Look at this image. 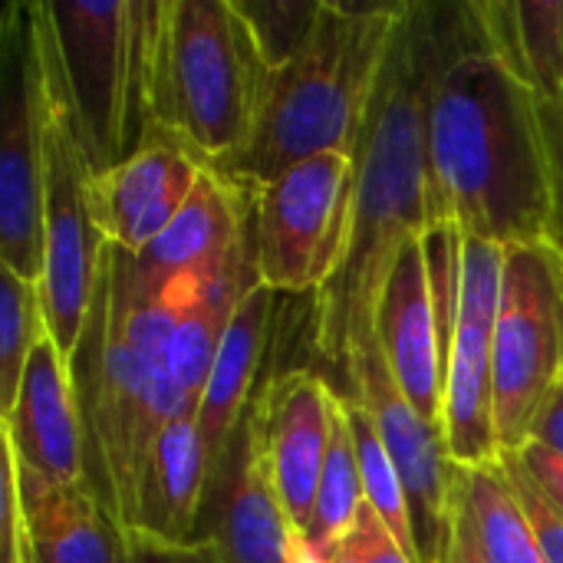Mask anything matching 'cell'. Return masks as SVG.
<instances>
[{
  "mask_svg": "<svg viewBox=\"0 0 563 563\" xmlns=\"http://www.w3.org/2000/svg\"><path fill=\"white\" fill-rule=\"evenodd\" d=\"M459 33L462 3H409L369 99L356 148L350 254L333 284L313 297V343L343 369L376 340L379 294L402 244L432 224L429 99Z\"/></svg>",
  "mask_w": 563,
  "mask_h": 563,
  "instance_id": "1",
  "label": "cell"
},
{
  "mask_svg": "<svg viewBox=\"0 0 563 563\" xmlns=\"http://www.w3.org/2000/svg\"><path fill=\"white\" fill-rule=\"evenodd\" d=\"M551 178L538 96L488 49L475 3L429 99V218L465 238L551 244Z\"/></svg>",
  "mask_w": 563,
  "mask_h": 563,
  "instance_id": "2",
  "label": "cell"
},
{
  "mask_svg": "<svg viewBox=\"0 0 563 563\" xmlns=\"http://www.w3.org/2000/svg\"><path fill=\"white\" fill-rule=\"evenodd\" d=\"M406 7L409 0H323L307 46L287 66L267 73L247 148L214 172L257 195L313 155L343 152L356 158L369 99Z\"/></svg>",
  "mask_w": 563,
  "mask_h": 563,
  "instance_id": "3",
  "label": "cell"
},
{
  "mask_svg": "<svg viewBox=\"0 0 563 563\" xmlns=\"http://www.w3.org/2000/svg\"><path fill=\"white\" fill-rule=\"evenodd\" d=\"M267 66L231 0H142V106L148 135L201 165L234 162L257 125Z\"/></svg>",
  "mask_w": 563,
  "mask_h": 563,
  "instance_id": "4",
  "label": "cell"
},
{
  "mask_svg": "<svg viewBox=\"0 0 563 563\" xmlns=\"http://www.w3.org/2000/svg\"><path fill=\"white\" fill-rule=\"evenodd\" d=\"M185 310L165 297H139L132 254L102 244L96 303L69 366L86 435V482L122 531L135 511L145 402Z\"/></svg>",
  "mask_w": 563,
  "mask_h": 563,
  "instance_id": "5",
  "label": "cell"
},
{
  "mask_svg": "<svg viewBox=\"0 0 563 563\" xmlns=\"http://www.w3.org/2000/svg\"><path fill=\"white\" fill-rule=\"evenodd\" d=\"M40 63H43V277H40V307L46 330L66 363H73L79 340L86 333L96 287H99V257L102 238L92 228L86 185L89 165L76 139V119L69 92L59 73L53 26L46 0H33Z\"/></svg>",
  "mask_w": 563,
  "mask_h": 563,
  "instance_id": "6",
  "label": "cell"
},
{
  "mask_svg": "<svg viewBox=\"0 0 563 563\" xmlns=\"http://www.w3.org/2000/svg\"><path fill=\"white\" fill-rule=\"evenodd\" d=\"M89 175L152 142L142 106V0H46Z\"/></svg>",
  "mask_w": 563,
  "mask_h": 563,
  "instance_id": "7",
  "label": "cell"
},
{
  "mask_svg": "<svg viewBox=\"0 0 563 563\" xmlns=\"http://www.w3.org/2000/svg\"><path fill=\"white\" fill-rule=\"evenodd\" d=\"M356 158L313 155L251 201L254 274L274 294H323L350 254Z\"/></svg>",
  "mask_w": 563,
  "mask_h": 563,
  "instance_id": "8",
  "label": "cell"
},
{
  "mask_svg": "<svg viewBox=\"0 0 563 563\" xmlns=\"http://www.w3.org/2000/svg\"><path fill=\"white\" fill-rule=\"evenodd\" d=\"M563 379V257L554 244L505 247L501 303L492 343L498 449L515 452Z\"/></svg>",
  "mask_w": 563,
  "mask_h": 563,
  "instance_id": "9",
  "label": "cell"
},
{
  "mask_svg": "<svg viewBox=\"0 0 563 563\" xmlns=\"http://www.w3.org/2000/svg\"><path fill=\"white\" fill-rule=\"evenodd\" d=\"M43 63L33 0L0 23V267L43 277Z\"/></svg>",
  "mask_w": 563,
  "mask_h": 563,
  "instance_id": "10",
  "label": "cell"
},
{
  "mask_svg": "<svg viewBox=\"0 0 563 563\" xmlns=\"http://www.w3.org/2000/svg\"><path fill=\"white\" fill-rule=\"evenodd\" d=\"M350 399H356L376 422L383 445L399 472L412 515V541L419 563H445L455 541V472L442 429L426 422L419 409L402 396L386 366L379 343H366L353 353Z\"/></svg>",
  "mask_w": 563,
  "mask_h": 563,
  "instance_id": "11",
  "label": "cell"
},
{
  "mask_svg": "<svg viewBox=\"0 0 563 563\" xmlns=\"http://www.w3.org/2000/svg\"><path fill=\"white\" fill-rule=\"evenodd\" d=\"M505 247L465 238L462 257V307L455 343L445 369L442 435L449 455L462 468L495 465L501 459L492 399V343L501 303Z\"/></svg>",
  "mask_w": 563,
  "mask_h": 563,
  "instance_id": "12",
  "label": "cell"
},
{
  "mask_svg": "<svg viewBox=\"0 0 563 563\" xmlns=\"http://www.w3.org/2000/svg\"><path fill=\"white\" fill-rule=\"evenodd\" d=\"M247 201H254V195L205 165L175 221L145 251L132 254L135 294L191 307L214 277L251 251Z\"/></svg>",
  "mask_w": 563,
  "mask_h": 563,
  "instance_id": "13",
  "label": "cell"
},
{
  "mask_svg": "<svg viewBox=\"0 0 563 563\" xmlns=\"http://www.w3.org/2000/svg\"><path fill=\"white\" fill-rule=\"evenodd\" d=\"M205 165L181 145L155 139L102 175H89L86 201L102 244L139 254L185 208Z\"/></svg>",
  "mask_w": 563,
  "mask_h": 563,
  "instance_id": "14",
  "label": "cell"
},
{
  "mask_svg": "<svg viewBox=\"0 0 563 563\" xmlns=\"http://www.w3.org/2000/svg\"><path fill=\"white\" fill-rule=\"evenodd\" d=\"M376 343L402 396L442 429L445 363L422 238L402 244L376 307Z\"/></svg>",
  "mask_w": 563,
  "mask_h": 563,
  "instance_id": "15",
  "label": "cell"
},
{
  "mask_svg": "<svg viewBox=\"0 0 563 563\" xmlns=\"http://www.w3.org/2000/svg\"><path fill=\"white\" fill-rule=\"evenodd\" d=\"M0 439L16 462L56 485L79 488L86 482V435L73 386V366L46 333L23 369L13 409L0 419Z\"/></svg>",
  "mask_w": 563,
  "mask_h": 563,
  "instance_id": "16",
  "label": "cell"
},
{
  "mask_svg": "<svg viewBox=\"0 0 563 563\" xmlns=\"http://www.w3.org/2000/svg\"><path fill=\"white\" fill-rule=\"evenodd\" d=\"M333 396L336 393L317 373L290 369L277 376L254 402L274 488L294 531H300L303 538L310 531L313 501L327 462Z\"/></svg>",
  "mask_w": 563,
  "mask_h": 563,
  "instance_id": "17",
  "label": "cell"
},
{
  "mask_svg": "<svg viewBox=\"0 0 563 563\" xmlns=\"http://www.w3.org/2000/svg\"><path fill=\"white\" fill-rule=\"evenodd\" d=\"M205 515H211V528L201 534L218 544L224 563H294L300 531H294L274 488L254 406L208 495Z\"/></svg>",
  "mask_w": 563,
  "mask_h": 563,
  "instance_id": "18",
  "label": "cell"
},
{
  "mask_svg": "<svg viewBox=\"0 0 563 563\" xmlns=\"http://www.w3.org/2000/svg\"><path fill=\"white\" fill-rule=\"evenodd\" d=\"M274 290L261 280L247 287L241 297L231 327L224 333V343L218 350V360L211 366L201 406H198V435L205 449L208 465V495L218 485L224 462L234 449V439L247 419V399L257 379V366L271 336V310H274ZM208 505V498H205Z\"/></svg>",
  "mask_w": 563,
  "mask_h": 563,
  "instance_id": "19",
  "label": "cell"
},
{
  "mask_svg": "<svg viewBox=\"0 0 563 563\" xmlns=\"http://www.w3.org/2000/svg\"><path fill=\"white\" fill-rule=\"evenodd\" d=\"M205 498L208 465L198 435V416L172 419L142 455L132 528L165 541H198Z\"/></svg>",
  "mask_w": 563,
  "mask_h": 563,
  "instance_id": "20",
  "label": "cell"
},
{
  "mask_svg": "<svg viewBox=\"0 0 563 563\" xmlns=\"http://www.w3.org/2000/svg\"><path fill=\"white\" fill-rule=\"evenodd\" d=\"M3 442V439H0ZM3 452L16 472V492L30 531V548L36 563H125L122 528L109 518L99 498L79 485H56L40 472L16 462L13 449Z\"/></svg>",
  "mask_w": 563,
  "mask_h": 563,
  "instance_id": "21",
  "label": "cell"
},
{
  "mask_svg": "<svg viewBox=\"0 0 563 563\" xmlns=\"http://www.w3.org/2000/svg\"><path fill=\"white\" fill-rule=\"evenodd\" d=\"M488 49L538 102L563 92V0H472Z\"/></svg>",
  "mask_w": 563,
  "mask_h": 563,
  "instance_id": "22",
  "label": "cell"
},
{
  "mask_svg": "<svg viewBox=\"0 0 563 563\" xmlns=\"http://www.w3.org/2000/svg\"><path fill=\"white\" fill-rule=\"evenodd\" d=\"M455 538L465 541L478 563H548L534 528L498 462L478 468L459 465Z\"/></svg>",
  "mask_w": 563,
  "mask_h": 563,
  "instance_id": "23",
  "label": "cell"
},
{
  "mask_svg": "<svg viewBox=\"0 0 563 563\" xmlns=\"http://www.w3.org/2000/svg\"><path fill=\"white\" fill-rule=\"evenodd\" d=\"M363 475H360V459H356V442L350 429V412H346V396H333L330 409V445H327V462L313 501V518L307 541L313 551L330 558V551L340 544V538L353 528L360 508H363Z\"/></svg>",
  "mask_w": 563,
  "mask_h": 563,
  "instance_id": "24",
  "label": "cell"
},
{
  "mask_svg": "<svg viewBox=\"0 0 563 563\" xmlns=\"http://www.w3.org/2000/svg\"><path fill=\"white\" fill-rule=\"evenodd\" d=\"M46 333L40 284L0 267V419L13 409L26 360Z\"/></svg>",
  "mask_w": 563,
  "mask_h": 563,
  "instance_id": "25",
  "label": "cell"
},
{
  "mask_svg": "<svg viewBox=\"0 0 563 563\" xmlns=\"http://www.w3.org/2000/svg\"><path fill=\"white\" fill-rule=\"evenodd\" d=\"M346 412H350V429L356 442V459H360V475H363V495L366 505L386 521V528L406 544V551L416 558V541H412V515L406 501V488L399 482V472L383 445V435L373 422V416L346 396ZM419 561V558H416Z\"/></svg>",
  "mask_w": 563,
  "mask_h": 563,
  "instance_id": "26",
  "label": "cell"
},
{
  "mask_svg": "<svg viewBox=\"0 0 563 563\" xmlns=\"http://www.w3.org/2000/svg\"><path fill=\"white\" fill-rule=\"evenodd\" d=\"M267 73L287 66L310 40L323 0H231Z\"/></svg>",
  "mask_w": 563,
  "mask_h": 563,
  "instance_id": "27",
  "label": "cell"
},
{
  "mask_svg": "<svg viewBox=\"0 0 563 563\" xmlns=\"http://www.w3.org/2000/svg\"><path fill=\"white\" fill-rule=\"evenodd\" d=\"M498 465L505 468L531 528H534V538L544 551L548 563H563V515L544 498V492L534 485V478L528 475V468L521 465L518 452H501Z\"/></svg>",
  "mask_w": 563,
  "mask_h": 563,
  "instance_id": "28",
  "label": "cell"
},
{
  "mask_svg": "<svg viewBox=\"0 0 563 563\" xmlns=\"http://www.w3.org/2000/svg\"><path fill=\"white\" fill-rule=\"evenodd\" d=\"M330 563H419L406 544L386 528V521L363 501L353 528L330 551Z\"/></svg>",
  "mask_w": 563,
  "mask_h": 563,
  "instance_id": "29",
  "label": "cell"
},
{
  "mask_svg": "<svg viewBox=\"0 0 563 563\" xmlns=\"http://www.w3.org/2000/svg\"><path fill=\"white\" fill-rule=\"evenodd\" d=\"M122 548H125V563H224L211 538L165 541L139 528H125Z\"/></svg>",
  "mask_w": 563,
  "mask_h": 563,
  "instance_id": "30",
  "label": "cell"
},
{
  "mask_svg": "<svg viewBox=\"0 0 563 563\" xmlns=\"http://www.w3.org/2000/svg\"><path fill=\"white\" fill-rule=\"evenodd\" d=\"M3 455V475H0V563H36L33 548H30V531L16 492V472L10 455Z\"/></svg>",
  "mask_w": 563,
  "mask_h": 563,
  "instance_id": "31",
  "label": "cell"
},
{
  "mask_svg": "<svg viewBox=\"0 0 563 563\" xmlns=\"http://www.w3.org/2000/svg\"><path fill=\"white\" fill-rule=\"evenodd\" d=\"M538 112L551 178V244L563 254V92L554 102H538Z\"/></svg>",
  "mask_w": 563,
  "mask_h": 563,
  "instance_id": "32",
  "label": "cell"
},
{
  "mask_svg": "<svg viewBox=\"0 0 563 563\" xmlns=\"http://www.w3.org/2000/svg\"><path fill=\"white\" fill-rule=\"evenodd\" d=\"M521 465L528 468V475L534 478V485L544 492V498L563 515V459L554 455L551 449L538 445V442H525L521 449H515Z\"/></svg>",
  "mask_w": 563,
  "mask_h": 563,
  "instance_id": "33",
  "label": "cell"
},
{
  "mask_svg": "<svg viewBox=\"0 0 563 563\" xmlns=\"http://www.w3.org/2000/svg\"><path fill=\"white\" fill-rule=\"evenodd\" d=\"M528 442H538L544 449H551L554 455L563 459V379L548 393L534 426H531V439Z\"/></svg>",
  "mask_w": 563,
  "mask_h": 563,
  "instance_id": "34",
  "label": "cell"
},
{
  "mask_svg": "<svg viewBox=\"0 0 563 563\" xmlns=\"http://www.w3.org/2000/svg\"><path fill=\"white\" fill-rule=\"evenodd\" d=\"M294 563H330V558H323L320 551H313V544L297 534V544H294Z\"/></svg>",
  "mask_w": 563,
  "mask_h": 563,
  "instance_id": "35",
  "label": "cell"
},
{
  "mask_svg": "<svg viewBox=\"0 0 563 563\" xmlns=\"http://www.w3.org/2000/svg\"><path fill=\"white\" fill-rule=\"evenodd\" d=\"M445 563H478L472 558V551L465 548V541L462 538H455L452 541V548H449V554H445Z\"/></svg>",
  "mask_w": 563,
  "mask_h": 563,
  "instance_id": "36",
  "label": "cell"
},
{
  "mask_svg": "<svg viewBox=\"0 0 563 563\" xmlns=\"http://www.w3.org/2000/svg\"><path fill=\"white\" fill-rule=\"evenodd\" d=\"M561 257H563V254H561Z\"/></svg>",
  "mask_w": 563,
  "mask_h": 563,
  "instance_id": "37",
  "label": "cell"
}]
</instances>
